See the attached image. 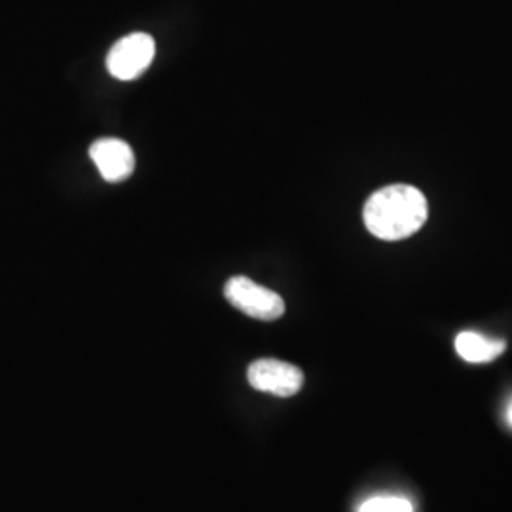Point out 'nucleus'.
<instances>
[{
	"mask_svg": "<svg viewBox=\"0 0 512 512\" xmlns=\"http://www.w3.org/2000/svg\"><path fill=\"white\" fill-rule=\"evenodd\" d=\"M429 215L423 192L410 184H391L376 190L365 203L363 219L372 236L384 241L414 236Z\"/></svg>",
	"mask_w": 512,
	"mask_h": 512,
	"instance_id": "nucleus-1",
	"label": "nucleus"
},
{
	"mask_svg": "<svg viewBox=\"0 0 512 512\" xmlns=\"http://www.w3.org/2000/svg\"><path fill=\"white\" fill-rule=\"evenodd\" d=\"M154 55H156L154 38L145 33H133L118 40L112 46V50L107 55V69L114 78L129 82L147 71Z\"/></svg>",
	"mask_w": 512,
	"mask_h": 512,
	"instance_id": "nucleus-3",
	"label": "nucleus"
},
{
	"mask_svg": "<svg viewBox=\"0 0 512 512\" xmlns=\"http://www.w3.org/2000/svg\"><path fill=\"white\" fill-rule=\"evenodd\" d=\"M247 380L256 391L275 397H293L304 385V372L285 361L258 359L249 366Z\"/></svg>",
	"mask_w": 512,
	"mask_h": 512,
	"instance_id": "nucleus-4",
	"label": "nucleus"
},
{
	"mask_svg": "<svg viewBox=\"0 0 512 512\" xmlns=\"http://www.w3.org/2000/svg\"><path fill=\"white\" fill-rule=\"evenodd\" d=\"M224 296L236 310L258 321H275L285 313V302L279 294L243 275L228 279Z\"/></svg>",
	"mask_w": 512,
	"mask_h": 512,
	"instance_id": "nucleus-2",
	"label": "nucleus"
},
{
	"mask_svg": "<svg viewBox=\"0 0 512 512\" xmlns=\"http://www.w3.org/2000/svg\"><path fill=\"white\" fill-rule=\"evenodd\" d=\"M507 421H509V425L512 427V399L509 406H507Z\"/></svg>",
	"mask_w": 512,
	"mask_h": 512,
	"instance_id": "nucleus-8",
	"label": "nucleus"
},
{
	"mask_svg": "<svg viewBox=\"0 0 512 512\" xmlns=\"http://www.w3.org/2000/svg\"><path fill=\"white\" fill-rule=\"evenodd\" d=\"M357 512H414V507L401 495H374Z\"/></svg>",
	"mask_w": 512,
	"mask_h": 512,
	"instance_id": "nucleus-7",
	"label": "nucleus"
},
{
	"mask_svg": "<svg viewBox=\"0 0 512 512\" xmlns=\"http://www.w3.org/2000/svg\"><path fill=\"white\" fill-rule=\"evenodd\" d=\"M90 158L107 183H122L135 169V154L126 141L105 137L93 143Z\"/></svg>",
	"mask_w": 512,
	"mask_h": 512,
	"instance_id": "nucleus-5",
	"label": "nucleus"
},
{
	"mask_svg": "<svg viewBox=\"0 0 512 512\" xmlns=\"http://www.w3.org/2000/svg\"><path fill=\"white\" fill-rule=\"evenodd\" d=\"M505 349H507L505 340L488 338V336H484L480 332H473V330L459 332L458 338H456V351H458L459 357L473 365L492 363L497 357L503 355Z\"/></svg>",
	"mask_w": 512,
	"mask_h": 512,
	"instance_id": "nucleus-6",
	"label": "nucleus"
}]
</instances>
